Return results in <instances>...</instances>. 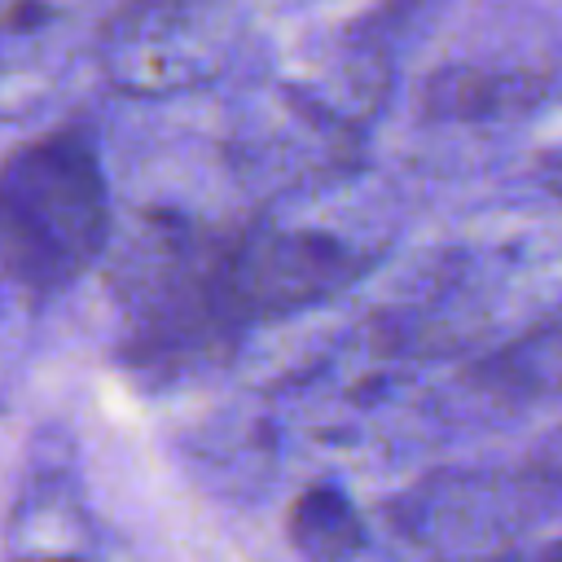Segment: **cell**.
I'll use <instances>...</instances> for the list:
<instances>
[{
	"label": "cell",
	"mask_w": 562,
	"mask_h": 562,
	"mask_svg": "<svg viewBox=\"0 0 562 562\" xmlns=\"http://www.w3.org/2000/svg\"><path fill=\"white\" fill-rule=\"evenodd\" d=\"M9 562H101V531L66 474H40L13 505Z\"/></svg>",
	"instance_id": "ba28073f"
},
{
	"label": "cell",
	"mask_w": 562,
	"mask_h": 562,
	"mask_svg": "<svg viewBox=\"0 0 562 562\" xmlns=\"http://www.w3.org/2000/svg\"><path fill=\"white\" fill-rule=\"evenodd\" d=\"M391 246V220L351 171L272 193L250 220L220 228V290L233 325L299 316L364 281Z\"/></svg>",
	"instance_id": "6da1fadb"
},
{
	"label": "cell",
	"mask_w": 562,
	"mask_h": 562,
	"mask_svg": "<svg viewBox=\"0 0 562 562\" xmlns=\"http://www.w3.org/2000/svg\"><path fill=\"white\" fill-rule=\"evenodd\" d=\"M527 562H562V540H553V544H544V549H536Z\"/></svg>",
	"instance_id": "4fadbf2b"
},
{
	"label": "cell",
	"mask_w": 562,
	"mask_h": 562,
	"mask_svg": "<svg viewBox=\"0 0 562 562\" xmlns=\"http://www.w3.org/2000/svg\"><path fill=\"white\" fill-rule=\"evenodd\" d=\"M439 0H382L378 9H369L360 22H356V31L364 35V40H373L378 48H386V53H395V44L404 40L400 31H408L426 9H435Z\"/></svg>",
	"instance_id": "8fae6325"
},
{
	"label": "cell",
	"mask_w": 562,
	"mask_h": 562,
	"mask_svg": "<svg viewBox=\"0 0 562 562\" xmlns=\"http://www.w3.org/2000/svg\"><path fill=\"white\" fill-rule=\"evenodd\" d=\"M285 536L303 562H351L369 544L360 509L334 483H312L290 501Z\"/></svg>",
	"instance_id": "30bf717a"
},
{
	"label": "cell",
	"mask_w": 562,
	"mask_h": 562,
	"mask_svg": "<svg viewBox=\"0 0 562 562\" xmlns=\"http://www.w3.org/2000/svg\"><path fill=\"white\" fill-rule=\"evenodd\" d=\"M536 483H558L562 487V430L540 448V457H536Z\"/></svg>",
	"instance_id": "7c38bea8"
},
{
	"label": "cell",
	"mask_w": 562,
	"mask_h": 562,
	"mask_svg": "<svg viewBox=\"0 0 562 562\" xmlns=\"http://www.w3.org/2000/svg\"><path fill=\"white\" fill-rule=\"evenodd\" d=\"M474 386L501 400H536L562 391V312L540 316L527 334L474 364Z\"/></svg>",
	"instance_id": "9c48e42d"
},
{
	"label": "cell",
	"mask_w": 562,
	"mask_h": 562,
	"mask_svg": "<svg viewBox=\"0 0 562 562\" xmlns=\"http://www.w3.org/2000/svg\"><path fill=\"white\" fill-rule=\"evenodd\" d=\"M110 237V198L92 136H40L0 167V263L26 290L70 285Z\"/></svg>",
	"instance_id": "277c9868"
},
{
	"label": "cell",
	"mask_w": 562,
	"mask_h": 562,
	"mask_svg": "<svg viewBox=\"0 0 562 562\" xmlns=\"http://www.w3.org/2000/svg\"><path fill=\"white\" fill-rule=\"evenodd\" d=\"M255 0H127L110 26V70L132 92H171L224 75Z\"/></svg>",
	"instance_id": "5b68a950"
},
{
	"label": "cell",
	"mask_w": 562,
	"mask_h": 562,
	"mask_svg": "<svg viewBox=\"0 0 562 562\" xmlns=\"http://www.w3.org/2000/svg\"><path fill=\"white\" fill-rule=\"evenodd\" d=\"M123 356L149 382H176L220 364L241 329L220 290V228L154 215L119 268Z\"/></svg>",
	"instance_id": "3957f363"
},
{
	"label": "cell",
	"mask_w": 562,
	"mask_h": 562,
	"mask_svg": "<svg viewBox=\"0 0 562 562\" xmlns=\"http://www.w3.org/2000/svg\"><path fill=\"white\" fill-rule=\"evenodd\" d=\"M527 487L501 474H435L395 505L422 562H501L522 527Z\"/></svg>",
	"instance_id": "8992f818"
},
{
	"label": "cell",
	"mask_w": 562,
	"mask_h": 562,
	"mask_svg": "<svg viewBox=\"0 0 562 562\" xmlns=\"http://www.w3.org/2000/svg\"><path fill=\"white\" fill-rule=\"evenodd\" d=\"M553 92V75L531 61H496V57H465L443 61L422 97L417 114L435 127H501L540 110Z\"/></svg>",
	"instance_id": "52a82bcc"
},
{
	"label": "cell",
	"mask_w": 562,
	"mask_h": 562,
	"mask_svg": "<svg viewBox=\"0 0 562 562\" xmlns=\"http://www.w3.org/2000/svg\"><path fill=\"white\" fill-rule=\"evenodd\" d=\"M391 61L395 53L347 26L263 75L246 136L255 140L263 176L277 180V193L351 171L356 145L386 105Z\"/></svg>",
	"instance_id": "7a4b0ae2"
}]
</instances>
